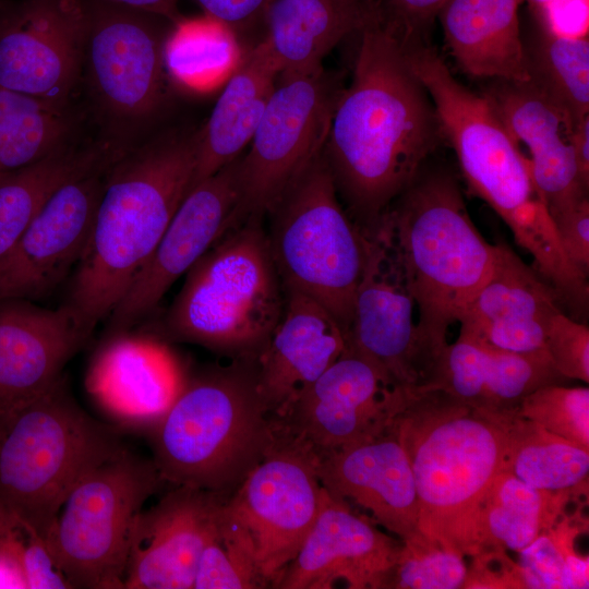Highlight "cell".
Instances as JSON below:
<instances>
[{"label": "cell", "instance_id": "cell-7", "mask_svg": "<svg viewBox=\"0 0 589 589\" xmlns=\"http://www.w3.org/2000/svg\"><path fill=\"white\" fill-rule=\"evenodd\" d=\"M123 446L113 429L76 404L61 377L0 411V503L26 533L46 539L76 482Z\"/></svg>", "mask_w": 589, "mask_h": 589}, {"label": "cell", "instance_id": "cell-35", "mask_svg": "<svg viewBox=\"0 0 589 589\" xmlns=\"http://www.w3.org/2000/svg\"><path fill=\"white\" fill-rule=\"evenodd\" d=\"M243 56L237 34L207 14L175 23L164 49L171 83L193 92H206L227 81Z\"/></svg>", "mask_w": 589, "mask_h": 589}, {"label": "cell", "instance_id": "cell-18", "mask_svg": "<svg viewBox=\"0 0 589 589\" xmlns=\"http://www.w3.org/2000/svg\"><path fill=\"white\" fill-rule=\"evenodd\" d=\"M239 159L184 196L147 263L106 318L110 335L128 332L147 316L172 284L239 223Z\"/></svg>", "mask_w": 589, "mask_h": 589}, {"label": "cell", "instance_id": "cell-23", "mask_svg": "<svg viewBox=\"0 0 589 589\" xmlns=\"http://www.w3.org/2000/svg\"><path fill=\"white\" fill-rule=\"evenodd\" d=\"M325 490L365 509L401 541L419 531V502L408 457L392 421L378 434L315 460Z\"/></svg>", "mask_w": 589, "mask_h": 589}, {"label": "cell", "instance_id": "cell-39", "mask_svg": "<svg viewBox=\"0 0 589 589\" xmlns=\"http://www.w3.org/2000/svg\"><path fill=\"white\" fill-rule=\"evenodd\" d=\"M516 414L589 450V388L543 385L519 404Z\"/></svg>", "mask_w": 589, "mask_h": 589}, {"label": "cell", "instance_id": "cell-48", "mask_svg": "<svg viewBox=\"0 0 589 589\" xmlns=\"http://www.w3.org/2000/svg\"><path fill=\"white\" fill-rule=\"evenodd\" d=\"M27 533L21 522L0 503V550L22 561Z\"/></svg>", "mask_w": 589, "mask_h": 589}, {"label": "cell", "instance_id": "cell-47", "mask_svg": "<svg viewBox=\"0 0 589 589\" xmlns=\"http://www.w3.org/2000/svg\"><path fill=\"white\" fill-rule=\"evenodd\" d=\"M205 14L223 22L236 34L259 22L272 0H195Z\"/></svg>", "mask_w": 589, "mask_h": 589}, {"label": "cell", "instance_id": "cell-51", "mask_svg": "<svg viewBox=\"0 0 589 589\" xmlns=\"http://www.w3.org/2000/svg\"><path fill=\"white\" fill-rule=\"evenodd\" d=\"M0 588H27L21 558L1 550Z\"/></svg>", "mask_w": 589, "mask_h": 589}, {"label": "cell", "instance_id": "cell-37", "mask_svg": "<svg viewBox=\"0 0 589 589\" xmlns=\"http://www.w3.org/2000/svg\"><path fill=\"white\" fill-rule=\"evenodd\" d=\"M193 588H269L259 567L251 540L226 514L224 506L218 532L201 554Z\"/></svg>", "mask_w": 589, "mask_h": 589}, {"label": "cell", "instance_id": "cell-30", "mask_svg": "<svg viewBox=\"0 0 589 589\" xmlns=\"http://www.w3.org/2000/svg\"><path fill=\"white\" fill-rule=\"evenodd\" d=\"M522 0H449L440 12L446 46L477 79L529 81L518 8Z\"/></svg>", "mask_w": 589, "mask_h": 589}, {"label": "cell", "instance_id": "cell-19", "mask_svg": "<svg viewBox=\"0 0 589 589\" xmlns=\"http://www.w3.org/2000/svg\"><path fill=\"white\" fill-rule=\"evenodd\" d=\"M227 496L173 486L136 520L124 589H191L204 548L218 532Z\"/></svg>", "mask_w": 589, "mask_h": 589}, {"label": "cell", "instance_id": "cell-3", "mask_svg": "<svg viewBox=\"0 0 589 589\" xmlns=\"http://www.w3.org/2000/svg\"><path fill=\"white\" fill-rule=\"evenodd\" d=\"M148 435L165 482L229 497L274 442L256 359H231L188 376Z\"/></svg>", "mask_w": 589, "mask_h": 589}, {"label": "cell", "instance_id": "cell-21", "mask_svg": "<svg viewBox=\"0 0 589 589\" xmlns=\"http://www.w3.org/2000/svg\"><path fill=\"white\" fill-rule=\"evenodd\" d=\"M94 358L86 388L117 426L147 434L169 410L188 376L163 342L111 334Z\"/></svg>", "mask_w": 589, "mask_h": 589}, {"label": "cell", "instance_id": "cell-20", "mask_svg": "<svg viewBox=\"0 0 589 589\" xmlns=\"http://www.w3.org/2000/svg\"><path fill=\"white\" fill-rule=\"evenodd\" d=\"M401 540L381 532L324 488L321 510L294 558L274 588H387Z\"/></svg>", "mask_w": 589, "mask_h": 589}, {"label": "cell", "instance_id": "cell-6", "mask_svg": "<svg viewBox=\"0 0 589 589\" xmlns=\"http://www.w3.org/2000/svg\"><path fill=\"white\" fill-rule=\"evenodd\" d=\"M418 310V326L438 353L449 326L488 279L490 244L469 217L460 187L445 170H424L385 212Z\"/></svg>", "mask_w": 589, "mask_h": 589}, {"label": "cell", "instance_id": "cell-42", "mask_svg": "<svg viewBox=\"0 0 589 589\" xmlns=\"http://www.w3.org/2000/svg\"><path fill=\"white\" fill-rule=\"evenodd\" d=\"M518 553L525 588L563 589L565 558L550 527Z\"/></svg>", "mask_w": 589, "mask_h": 589}, {"label": "cell", "instance_id": "cell-41", "mask_svg": "<svg viewBox=\"0 0 589 589\" xmlns=\"http://www.w3.org/2000/svg\"><path fill=\"white\" fill-rule=\"evenodd\" d=\"M449 0H373L376 21L402 45L425 41L436 15Z\"/></svg>", "mask_w": 589, "mask_h": 589}, {"label": "cell", "instance_id": "cell-11", "mask_svg": "<svg viewBox=\"0 0 589 589\" xmlns=\"http://www.w3.org/2000/svg\"><path fill=\"white\" fill-rule=\"evenodd\" d=\"M433 103L444 140L455 151L469 190L505 221L526 218L538 202L527 157L494 106L460 84L425 41L402 45Z\"/></svg>", "mask_w": 589, "mask_h": 589}, {"label": "cell", "instance_id": "cell-5", "mask_svg": "<svg viewBox=\"0 0 589 589\" xmlns=\"http://www.w3.org/2000/svg\"><path fill=\"white\" fill-rule=\"evenodd\" d=\"M285 290L263 218L228 229L185 273L164 318L170 340L230 359H257L283 314Z\"/></svg>", "mask_w": 589, "mask_h": 589}, {"label": "cell", "instance_id": "cell-17", "mask_svg": "<svg viewBox=\"0 0 589 589\" xmlns=\"http://www.w3.org/2000/svg\"><path fill=\"white\" fill-rule=\"evenodd\" d=\"M112 159L63 183L0 257V300L43 299L73 273L86 248Z\"/></svg>", "mask_w": 589, "mask_h": 589}, {"label": "cell", "instance_id": "cell-28", "mask_svg": "<svg viewBox=\"0 0 589 589\" xmlns=\"http://www.w3.org/2000/svg\"><path fill=\"white\" fill-rule=\"evenodd\" d=\"M373 15L372 0H272L263 25L266 47L279 74L323 68L325 56L360 31Z\"/></svg>", "mask_w": 589, "mask_h": 589}, {"label": "cell", "instance_id": "cell-32", "mask_svg": "<svg viewBox=\"0 0 589 589\" xmlns=\"http://www.w3.org/2000/svg\"><path fill=\"white\" fill-rule=\"evenodd\" d=\"M109 158L106 147L83 135L38 161L0 170V257L63 183Z\"/></svg>", "mask_w": 589, "mask_h": 589}, {"label": "cell", "instance_id": "cell-38", "mask_svg": "<svg viewBox=\"0 0 589 589\" xmlns=\"http://www.w3.org/2000/svg\"><path fill=\"white\" fill-rule=\"evenodd\" d=\"M464 556L457 548L429 538L419 530L402 540L387 588H462L467 574Z\"/></svg>", "mask_w": 589, "mask_h": 589}, {"label": "cell", "instance_id": "cell-25", "mask_svg": "<svg viewBox=\"0 0 589 589\" xmlns=\"http://www.w3.org/2000/svg\"><path fill=\"white\" fill-rule=\"evenodd\" d=\"M89 334L67 304L0 300V411L47 390Z\"/></svg>", "mask_w": 589, "mask_h": 589}, {"label": "cell", "instance_id": "cell-43", "mask_svg": "<svg viewBox=\"0 0 589 589\" xmlns=\"http://www.w3.org/2000/svg\"><path fill=\"white\" fill-rule=\"evenodd\" d=\"M561 247L570 264L585 277L589 275V199L551 215Z\"/></svg>", "mask_w": 589, "mask_h": 589}, {"label": "cell", "instance_id": "cell-4", "mask_svg": "<svg viewBox=\"0 0 589 589\" xmlns=\"http://www.w3.org/2000/svg\"><path fill=\"white\" fill-rule=\"evenodd\" d=\"M81 1L75 105L91 137L118 156L159 128L171 85L164 49L175 23L145 10Z\"/></svg>", "mask_w": 589, "mask_h": 589}, {"label": "cell", "instance_id": "cell-15", "mask_svg": "<svg viewBox=\"0 0 589 589\" xmlns=\"http://www.w3.org/2000/svg\"><path fill=\"white\" fill-rule=\"evenodd\" d=\"M323 495L315 458L274 433L265 456L225 501L226 514L251 540L269 588L299 552Z\"/></svg>", "mask_w": 589, "mask_h": 589}, {"label": "cell", "instance_id": "cell-12", "mask_svg": "<svg viewBox=\"0 0 589 589\" xmlns=\"http://www.w3.org/2000/svg\"><path fill=\"white\" fill-rule=\"evenodd\" d=\"M342 89L324 68L279 74L251 146L239 159L238 221L263 218L324 149Z\"/></svg>", "mask_w": 589, "mask_h": 589}, {"label": "cell", "instance_id": "cell-44", "mask_svg": "<svg viewBox=\"0 0 589 589\" xmlns=\"http://www.w3.org/2000/svg\"><path fill=\"white\" fill-rule=\"evenodd\" d=\"M462 585L465 589L525 588L519 564L504 550H489L471 556Z\"/></svg>", "mask_w": 589, "mask_h": 589}, {"label": "cell", "instance_id": "cell-13", "mask_svg": "<svg viewBox=\"0 0 589 589\" xmlns=\"http://www.w3.org/2000/svg\"><path fill=\"white\" fill-rule=\"evenodd\" d=\"M365 235V260L346 347L406 389H432L442 353L424 339L416 301L386 214Z\"/></svg>", "mask_w": 589, "mask_h": 589}, {"label": "cell", "instance_id": "cell-26", "mask_svg": "<svg viewBox=\"0 0 589 589\" xmlns=\"http://www.w3.org/2000/svg\"><path fill=\"white\" fill-rule=\"evenodd\" d=\"M283 314L256 359L257 385L271 417L312 384L344 352L336 318L304 292L284 287Z\"/></svg>", "mask_w": 589, "mask_h": 589}, {"label": "cell", "instance_id": "cell-2", "mask_svg": "<svg viewBox=\"0 0 589 589\" xmlns=\"http://www.w3.org/2000/svg\"><path fill=\"white\" fill-rule=\"evenodd\" d=\"M197 133L158 128L109 164L64 303L88 334L129 290L190 191Z\"/></svg>", "mask_w": 589, "mask_h": 589}, {"label": "cell", "instance_id": "cell-36", "mask_svg": "<svg viewBox=\"0 0 589 589\" xmlns=\"http://www.w3.org/2000/svg\"><path fill=\"white\" fill-rule=\"evenodd\" d=\"M529 80L561 106L576 125L589 113V40L545 29L525 45Z\"/></svg>", "mask_w": 589, "mask_h": 589}, {"label": "cell", "instance_id": "cell-9", "mask_svg": "<svg viewBox=\"0 0 589 589\" xmlns=\"http://www.w3.org/2000/svg\"><path fill=\"white\" fill-rule=\"evenodd\" d=\"M323 151L266 215V233L284 287L321 303L347 337L365 235L341 205Z\"/></svg>", "mask_w": 589, "mask_h": 589}, {"label": "cell", "instance_id": "cell-31", "mask_svg": "<svg viewBox=\"0 0 589 589\" xmlns=\"http://www.w3.org/2000/svg\"><path fill=\"white\" fill-rule=\"evenodd\" d=\"M279 72L260 41L226 81L206 123L199 128L190 190L242 155L251 142Z\"/></svg>", "mask_w": 589, "mask_h": 589}, {"label": "cell", "instance_id": "cell-29", "mask_svg": "<svg viewBox=\"0 0 589 589\" xmlns=\"http://www.w3.org/2000/svg\"><path fill=\"white\" fill-rule=\"evenodd\" d=\"M586 492L588 486L537 489L503 469L473 506L458 549L468 556L489 550L519 552L560 518L572 498Z\"/></svg>", "mask_w": 589, "mask_h": 589}, {"label": "cell", "instance_id": "cell-34", "mask_svg": "<svg viewBox=\"0 0 589 589\" xmlns=\"http://www.w3.org/2000/svg\"><path fill=\"white\" fill-rule=\"evenodd\" d=\"M86 134L76 105L60 106L0 87V170L38 161Z\"/></svg>", "mask_w": 589, "mask_h": 589}, {"label": "cell", "instance_id": "cell-16", "mask_svg": "<svg viewBox=\"0 0 589 589\" xmlns=\"http://www.w3.org/2000/svg\"><path fill=\"white\" fill-rule=\"evenodd\" d=\"M83 34L81 0H0V87L74 106Z\"/></svg>", "mask_w": 589, "mask_h": 589}, {"label": "cell", "instance_id": "cell-40", "mask_svg": "<svg viewBox=\"0 0 589 589\" xmlns=\"http://www.w3.org/2000/svg\"><path fill=\"white\" fill-rule=\"evenodd\" d=\"M544 349L554 369L566 380L589 382V327L562 310L552 315Z\"/></svg>", "mask_w": 589, "mask_h": 589}, {"label": "cell", "instance_id": "cell-8", "mask_svg": "<svg viewBox=\"0 0 589 589\" xmlns=\"http://www.w3.org/2000/svg\"><path fill=\"white\" fill-rule=\"evenodd\" d=\"M392 425L411 467L419 530L458 549L473 506L503 470V430L491 414L436 388L413 394Z\"/></svg>", "mask_w": 589, "mask_h": 589}, {"label": "cell", "instance_id": "cell-52", "mask_svg": "<svg viewBox=\"0 0 589 589\" xmlns=\"http://www.w3.org/2000/svg\"><path fill=\"white\" fill-rule=\"evenodd\" d=\"M528 1H530L531 3H533L534 5H537L539 8L549 0H528Z\"/></svg>", "mask_w": 589, "mask_h": 589}, {"label": "cell", "instance_id": "cell-1", "mask_svg": "<svg viewBox=\"0 0 589 589\" xmlns=\"http://www.w3.org/2000/svg\"><path fill=\"white\" fill-rule=\"evenodd\" d=\"M444 140L401 43L374 15L360 31L352 77L336 101L324 156L339 197L373 227Z\"/></svg>", "mask_w": 589, "mask_h": 589}, {"label": "cell", "instance_id": "cell-14", "mask_svg": "<svg viewBox=\"0 0 589 589\" xmlns=\"http://www.w3.org/2000/svg\"><path fill=\"white\" fill-rule=\"evenodd\" d=\"M416 393L346 347L312 384L271 417L273 431L316 460L385 430Z\"/></svg>", "mask_w": 589, "mask_h": 589}, {"label": "cell", "instance_id": "cell-22", "mask_svg": "<svg viewBox=\"0 0 589 589\" xmlns=\"http://www.w3.org/2000/svg\"><path fill=\"white\" fill-rule=\"evenodd\" d=\"M558 303L555 289L538 271L498 242L491 274L458 318L459 334L505 351H542Z\"/></svg>", "mask_w": 589, "mask_h": 589}, {"label": "cell", "instance_id": "cell-49", "mask_svg": "<svg viewBox=\"0 0 589 589\" xmlns=\"http://www.w3.org/2000/svg\"><path fill=\"white\" fill-rule=\"evenodd\" d=\"M572 145L580 180L589 188V115L575 125Z\"/></svg>", "mask_w": 589, "mask_h": 589}, {"label": "cell", "instance_id": "cell-33", "mask_svg": "<svg viewBox=\"0 0 589 589\" xmlns=\"http://www.w3.org/2000/svg\"><path fill=\"white\" fill-rule=\"evenodd\" d=\"M491 416L505 436L503 469L541 490L588 486L589 450L516 413Z\"/></svg>", "mask_w": 589, "mask_h": 589}, {"label": "cell", "instance_id": "cell-46", "mask_svg": "<svg viewBox=\"0 0 589 589\" xmlns=\"http://www.w3.org/2000/svg\"><path fill=\"white\" fill-rule=\"evenodd\" d=\"M539 9L544 28L564 37H585L589 26V0H549Z\"/></svg>", "mask_w": 589, "mask_h": 589}, {"label": "cell", "instance_id": "cell-53", "mask_svg": "<svg viewBox=\"0 0 589 589\" xmlns=\"http://www.w3.org/2000/svg\"><path fill=\"white\" fill-rule=\"evenodd\" d=\"M373 1V0H372Z\"/></svg>", "mask_w": 589, "mask_h": 589}, {"label": "cell", "instance_id": "cell-27", "mask_svg": "<svg viewBox=\"0 0 589 589\" xmlns=\"http://www.w3.org/2000/svg\"><path fill=\"white\" fill-rule=\"evenodd\" d=\"M564 381L545 350L510 352L459 334L441 354L433 388L479 411L504 414L516 413L534 389Z\"/></svg>", "mask_w": 589, "mask_h": 589}, {"label": "cell", "instance_id": "cell-45", "mask_svg": "<svg viewBox=\"0 0 589 589\" xmlns=\"http://www.w3.org/2000/svg\"><path fill=\"white\" fill-rule=\"evenodd\" d=\"M22 567L27 589H72L58 567L46 539L35 532H27Z\"/></svg>", "mask_w": 589, "mask_h": 589}, {"label": "cell", "instance_id": "cell-50", "mask_svg": "<svg viewBox=\"0 0 589 589\" xmlns=\"http://www.w3.org/2000/svg\"><path fill=\"white\" fill-rule=\"evenodd\" d=\"M112 4L130 7L149 11L177 23L182 19L179 13L177 0H98Z\"/></svg>", "mask_w": 589, "mask_h": 589}, {"label": "cell", "instance_id": "cell-24", "mask_svg": "<svg viewBox=\"0 0 589 589\" xmlns=\"http://www.w3.org/2000/svg\"><path fill=\"white\" fill-rule=\"evenodd\" d=\"M513 139L528 149V169L550 216L588 196L572 145L569 115L530 80H494L483 94Z\"/></svg>", "mask_w": 589, "mask_h": 589}, {"label": "cell", "instance_id": "cell-10", "mask_svg": "<svg viewBox=\"0 0 589 589\" xmlns=\"http://www.w3.org/2000/svg\"><path fill=\"white\" fill-rule=\"evenodd\" d=\"M163 483L154 461L125 446L76 482L46 537L72 589H124L136 520Z\"/></svg>", "mask_w": 589, "mask_h": 589}]
</instances>
